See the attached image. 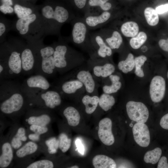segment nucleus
Masks as SVG:
<instances>
[{
  "mask_svg": "<svg viewBox=\"0 0 168 168\" xmlns=\"http://www.w3.org/2000/svg\"><path fill=\"white\" fill-rule=\"evenodd\" d=\"M38 13L44 33L53 35H59L62 26L71 22L76 16L67 8L59 5H45Z\"/></svg>",
  "mask_w": 168,
  "mask_h": 168,
  "instance_id": "f257e3e1",
  "label": "nucleus"
},
{
  "mask_svg": "<svg viewBox=\"0 0 168 168\" xmlns=\"http://www.w3.org/2000/svg\"><path fill=\"white\" fill-rule=\"evenodd\" d=\"M0 109L4 114L17 112L24 107L25 98L28 97L21 89V84L13 81L0 82Z\"/></svg>",
  "mask_w": 168,
  "mask_h": 168,
  "instance_id": "f03ea898",
  "label": "nucleus"
},
{
  "mask_svg": "<svg viewBox=\"0 0 168 168\" xmlns=\"http://www.w3.org/2000/svg\"><path fill=\"white\" fill-rule=\"evenodd\" d=\"M54 62L57 72L63 74L81 66L85 61L83 54L60 40L53 43Z\"/></svg>",
  "mask_w": 168,
  "mask_h": 168,
  "instance_id": "7ed1b4c3",
  "label": "nucleus"
},
{
  "mask_svg": "<svg viewBox=\"0 0 168 168\" xmlns=\"http://www.w3.org/2000/svg\"><path fill=\"white\" fill-rule=\"evenodd\" d=\"M35 55V73L46 77H53L57 72L53 59L54 47L53 44L44 45L40 39L28 41Z\"/></svg>",
  "mask_w": 168,
  "mask_h": 168,
  "instance_id": "20e7f679",
  "label": "nucleus"
},
{
  "mask_svg": "<svg viewBox=\"0 0 168 168\" xmlns=\"http://www.w3.org/2000/svg\"><path fill=\"white\" fill-rule=\"evenodd\" d=\"M22 42L18 40L10 41L1 45L0 62L7 68L8 79L15 77L22 74L21 49Z\"/></svg>",
  "mask_w": 168,
  "mask_h": 168,
  "instance_id": "39448f33",
  "label": "nucleus"
},
{
  "mask_svg": "<svg viewBox=\"0 0 168 168\" xmlns=\"http://www.w3.org/2000/svg\"><path fill=\"white\" fill-rule=\"evenodd\" d=\"M14 29L28 40H38L44 33L39 13L34 12L25 17L18 18L14 24Z\"/></svg>",
  "mask_w": 168,
  "mask_h": 168,
  "instance_id": "423d86ee",
  "label": "nucleus"
},
{
  "mask_svg": "<svg viewBox=\"0 0 168 168\" xmlns=\"http://www.w3.org/2000/svg\"><path fill=\"white\" fill-rule=\"evenodd\" d=\"M72 30L69 40L74 44L86 51L90 58L94 54L89 30L83 17L76 16L71 22Z\"/></svg>",
  "mask_w": 168,
  "mask_h": 168,
  "instance_id": "0eeeda50",
  "label": "nucleus"
},
{
  "mask_svg": "<svg viewBox=\"0 0 168 168\" xmlns=\"http://www.w3.org/2000/svg\"><path fill=\"white\" fill-rule=\"evenodd\" d=\"M62 95L56 89L53 88L42 91L28 97L30 101L40 106L53 109L61 104Z\"/></svg>",
  "mask_w": 168,
  "mask_h": 168,
  "instance_id": "6e6552de",
  "label": "nucleus"
},
{
  "mask_svg": "<svg viewBox=\"0 0 168 168\" xmlns=\"http://www.w3.org/2000/svg\"><path fill=\"white\" fill-rule=\"evenodd\" d=\"M71 74L62 78L53 86L58 90L62 96H71L77 93L86 92L83 84Z\"/></svg>",
  "mask_w": 168,
  "mask_h": 168,
  "instance_id": "1a4fd4ad",
  "label": "nucleus"
},
{
  "mask_svg": "<svg viewBox=\"0 0 168 168\" xmlns=\"http://www.w3.org/2000/svg\"><path fill=\"white\" fill-rule=\"evenodd\" d=\"M46 78L39 74L31 76L21 84L22 90L28 97L40 91L47 90L52 85Z\"/></svg>",
  "mask_w": 168,
  "mask_h": 168,
  "instance_id": "9d476101",
  "label": "nucleus"
},
{
  "mask_svg": "<svg viewBox=\"0 0 168 168\" xmlns=\"http://www.w3.org/2000/svg\"><path fill=\"white\" fill-rule=\"evenodd\" d=\"M106 59L90 58L88 65L92 73L96 78H106L113 74L115 71V67L112 64L105 62Z\"/></svg>",
  "mask_w": 168,
  "mask_h": 168,
  "instance_id": "9b49d317",
  "label": "nucleus"
},
{
  "mask_svg": "<svg viewBox=\"0 0 168 168\" xmlns=\"http://www.w3.org/2000/svg\"><path fill=\"white\" fill-rule=\"evenodd\" d=\"M126 110L129 119L137 123H145L148 118V109L141 102L129 101L126 104Z\"/></svg>",
  "mask_w": 168,
  "mask_h": 168,
  "instance_id": "f8f14e48",
  "label": "nucleus"
},
{
  "mask_svg": "<svg viewBox=\"0 0 168 168\" xmlns=\"http://www.w3.org/2000/svg\"><path fill=\"white\" fill-rule=\"evenodd\" d=\"M91 41L94 50V54L90 58L106 59L112 54V49L108 45L98 31L90 33Z\"/></svg>",
  "mask_w": 168,
  "mask_h": 168,
  "instance_id": "ddd939ff",
  "label": "nucleus"
},
{
  "mask_svg": "<svg viewBox=\"0 0 168 168\" xmlns=\"http://www.w3.org/2000/svg\"><path fill=\"white\" fill-rule=\"evenodd\" d=\"M22 74L29 75L35 72V60L34 51L29 44L22 42L21 49Z\"/></svg>",
  "mask_w": 168,
  "mask_h": 168,
  "instance_id": "4468645a",
  "label": "nucleus"
},
{
  "mask_svg": "<svg viewBox=\"0 0 168 168\" xmlns=\"http://www.w3.org/2000/svg\"><path fill=\"white\" fill-rule=\"evenodd\" d=\"M75 77L83 84L88 94L93 95L94 93L98 92L99 84L89 66L79 70Z\"/></svg>",
  "mask_w": 168,
  "mask_h": 168,
  "instance_id": "2eb2a0df",
  "label": "nucleus"
},
{
  "mask_svg": "<svg viewBox=\"0 0 168 168\" xmlns=\"http://www.w3.org/2000/svg\"><path fill=\"white\" fill-rule=\"evenodd\" d=\"M166 87V82L162 77L156 76L152 78L150 86L149 93L153 102L158 103L162 100L165 94Z\"/></svg>",
  "mask_w": 168,
  "mask_h": 168,
  "instance_id": "dca6fc26",
  "label": "nucleus"
},
{
  "mask_svg": "<svg viewBox=\"0 0 168 168\" xmlns=\"http://www.w3.org/2000/svg\"><path fill=\"white\" fill-rule=\"evenodd\" d=\"M112 17V13L109 11L96 15L85 14L83 17L89 29L94 30L102 28Z\"/></svg>",
  "mask_w": 168,
  "mask_h": 168,
  "instance_id": "f3484780",
  "label": "nucleus"
},
{
  "mask_svg": "<svg viewBox=\"0 0 168 168\" xmlns=\"http://www.w3.org/2000/svg\"><path fill=\"white\" fill-rule=\"evenodd\" d=\"M112 128V122L109 118H104L99 122L98 132L99 138L104 144L107 146L112 145L114 142Z\"/></svg>",
  "mask_w": 168,
  "mask_h": 168,
  "instance_id": "a211bd4d",
  "label": "nucleus"
},
{
  "mask_svg": "<svg viewBox=\"0 0 168 168\" xmlns=\"http://www.w3.org/2000/svg\"><path fill=\"white\" fill-rule=\"evenodd\" d=\"M134 140L139 146L146 147L150 144V137L147 126L144 123H137L132 129Z\"/></svg>",
  "mask_w": 168,
  "mask_h": 168,
  "instance_id": "6ab92c4d",
  "label": "nucleus"
},
{
  "mask_svg": "<svg viewBox=\"0 0 168 168\" xmlns=\"http://www.w3.org/2000/svg\"><path fill=\"white\" fill-rule=\"evenodd\" d=\"M98 32L101 35L108 45L112 49H119L122 45L123 40L121 35L117 30L110 32L106 29H100Z\"/></svg>",
  "mask_w": 168,
  "mask_h": 168,
  "instance_id": "aec40b11",
  "label": "nucleus"
},
{
  "mask_svg": "<svg viewBox=\"0 0 168 168\" xmlns=\"http://www.w3.org/2000/svg\"><path fill=\"white\" fill-rule=\"evenodd\" d=\"M92 164L95 168H115L116 163L111 158L103 155L95 156L92 160Z\"/></svg>",
  "mask_w": 168,
  "mask_h": 168,
  "instance_id": "412c9836",
  "label": "nucleus"
},
{
  "mask_svg": "<svg viewBox=\"0 0 168 168\" xmlns=\"http://www.w3.org/2000/svg\"><path fill=\"white\" fill-rule=\"evenodd\" d=\"M12 145L8 142L4 143L2 147V154L0 156V167H7L11 163L13 158Z\"/></svg>",
  "mask_w": 168,
  "mask_h": 168,
  "instance_id": "4be33fe9",
  "label": "nucleus"
},
{
  "mask_svg": "<svg viewBox=\"0 0 168 168\" xmlns=\"http://www.w3.org/2000/svg\"><path fill=\"white\" fill-rule=\"evenodd\" d=\"M99 97L96 95H90L89 94L83 96L82 101L85 106V111L88 114L93 113L98 105Z\"/></svg>",
  "mask_w": 168,
  "mask_h": 168,
  "instance_id": "5701e85b",
  "label": "nucleus"
},
{
  "mask_svg": "<svg viewBox=\"0 0 168 168\" xmlns=\"http://www.w3.org/2000/svg\"><path fill=\"white\" fill-rule=\"evenodd\" d=\"M63 114L67 119L68 123L70 126L75 127L79 124L80 115L78 110L74 107H67L64 109Z\"/></svg>",
  "mask_w": 168,
  "mask_h": 168,
  "instance_id": "b1692460",
  "label": "nucleus"
},
{
  "mask_svg": "<svg viewBox=\"0 0 168 168\" xmlns=\"http://www.w3.org/2000/svg\"><path fill=\"white\" fill-rule=\"evenodd\" d=\"M109 77L111 82V85L103 86L102 89L103 93L112 94L117 92L122 86L120 77L117 75L112 74Z\"/></svg>",
  "mask_w": 168,
  "mask_h": 168,
  "instance_id": "393cba45",
  "label": "nucleus"
},
{
  "mask_svg": "<svg viewBox=\"0 0 168 168\" xmlns=\"http://www.w3.org/2000/svg\"><path fill=\"white\" fill-rule=\"evenodd\" d=\"M139 29L137 23L129 21L123 23L121 25L120 29L121 33L125 36L133 37L138 33Z\"/></svg>",
  "mask_w": 168,
  "mask_h": 168,
  "instance_id": "a878e982",
  "label": "nucleus"
},
{
  "mask_svg": "<svg viewBox=\"0 0 168 168\" xmlns=\"http://www.w3.org/2000/svg\"><path fill=\"white\" fill-rule=\"evenodd\" d=\"M115 99L111 94L103 93L99 97L98 105L105 111L110 109L115 103Z\"/></svg>",
  "mask_w": 168,
  "mask_h": 168,
  "instance_id": "bb28decb",
  "label": "nucleus"
},
{
  "mask_svg": "<svg viewBox=\"0 0 168 168\" xmlns=\"http://www.w3.org/2000/svg\"><path fill=\"white\" fill-rule=\"evenodd\" d=\"M134 67V59L132 53H129L125 60L120 61L118 64L119 69L124 73L132 71Z\"/></svg>",
  "mask_w": 168,
  "mask_h": 168,
  "instance_id": "cd10ccee",
  "label": "nucleus"
},
{
  "mask_svg": "<svg viewBox=\"0 0 168 168\" xmlns=\"http://www.w3.org/2000/svg\"><path fill=\"white\" fill-rule=\"evenodd\" d=\"M50 120V117L48 114H43L38 116H30L27 119V122L30 125L44 127L49 123Z\"/></svg>",
  "mask_w": 168,
  "mask_h": 168,
  "instance_id": "c85d7f7f",
  "label": "nucleus"
},
{
  "mask_svg": "<svg viewBox=\"0 0 168 168\" xmlns=\"http://www.w3.org/2000/svg\"><path fill=\"white\" fill-rule=\"evenodd\" d=\"M38 146L35 143L29 142L16 151V155L18 157H23L35 152Z\"/></svg>",
  "mask_w": 168,
  "mask_h": 168,
  "instance_id": "c756f323",
  "label": "nucleus"
},
{
  "mask_svg": "<svg viewBox=\"0 0 168 168\" xmlns=\"http://www.w3.org/2000/svg\"><path fill=\"white\" fill-rule=\"evenodd\" d=\"M144 15L147 24L150 26H154L158 23V14L153 8L150 7L146 8L144 11Z\"/></svg>",
  "mask_w": 168,
  "mask_h": 168,
  "instance_id": "7c9ffc66",
  "label": "nucleus"
},
{
  "mask_svg": "<svg viewBox=\"0 0 168 168\" xmlns=\"http://www.w3.org/2000/svg\"><path fill=\"white\" fill-rule=\"evenodd\" d=\"M161 153V149L158 147H156L146 153L144 157V160L147 163L155 164L159 161Z\"/></svg>",
  "mask_w": 168,
  "mask_h": 168,
  "instance_id": "2f4dec72",
  "label": "nucleus"
},
{
  "mask_svg": "<svg viewBox=\"0 0 168 168\" xmlns=\"http://www.w3.org/2000/svg\"><path fill=\"white\" fill-rule=\"evenodd\" d=\"M25 133V130L23 128L21 127L18 128L16 135L11 141V145L14 148L18 149L21 145L22 141L26 140L27 138Z\"/></svg>",
  "mask_w": 168,
  "mask_h": 168,
  "instance_id": "473e14b6",
  "label": "nucleus"
},
{
  "mask_svg": "<svg viewBox=\"0 0 168 168\" xmlns=\"http://www.w3.org/2000/svg\"><path fill=\"white\" fill-rule=\"evenodd\" d=\"M147 39V36L145 32H140L136 36L132 37L130 40V45L133 49H138L145 43Z\"/></svg>",
  "mask_w": 168,
  "mask_h": 168,
  "instance_id": "72a5a7b5",
  "label": "nucleus"
},
{
  "mask_svg": "<svg viewBox=\"0 0 168 168\" xmlns=\"http://www.w3.org/2000/svg\"><path fill=\"white\" fill-rule=\"evenodd\" d=\"M109 0H88L87 4L90 7H99L101 13L109 11L112 7V5L109 2Z\"/></svg>",
  "mask_w": 168,
  "mask_h": 168,
  "instance_id": "f704fd0d",
  "label": "nucleus"
},
{
  "mask_svg": "<svg viewBox=\"0 0 168 168\" xmlns=\"http://www.w3.org/2000/svg\"><path fill=\"white\" fill-rule=\"evenodd\" d=\"M13 8L14 12L19 19L27 16L35 12L31 8L19 4H15Z\"/></svg>",
  "mask_w": 168,
  "mask_h": 168,
  "instance_id": "c9c22d12",
  "label": "nucleus"
},
{
  "mask_svg": "<svg viewBox=\"0 0 168 168\" xmlns=\"http://www.w3.org/2000/svg\"><path fill=\"white\" fill-rule=\"evenodd\" d=\"M147 59V57L143 55L138 56L134 58L135 73L138 77H142L144 76L142 67Z\"/></svg>",
  "mask_w": 168,
  "mask_h": 168,
  "instance_id": "e433bc0d",
  "label": "nucleus"
},
{
  "mask_svg": "<svg viewBox=\"0 0 168 168\" xmlns=\"http://www.w3.org/2000/svg\"><path fill=\"white\" fill-rule=\"evenodd\" d=\"M59 147L63 152H65L69 149L71 143V140L64 133H61L59 137Z\"/></svg>",
  "mask_w": 168,
  "mask_h": 168,
  "instance_id": "4c0bfd02",
  "label": "nucleus"
},
{
  "mask_svg": "<svg viewBox=\"0 0 168 168\" xmlns=\"http://www.w3.org/2000/svg\"><path fill=\"white\" fill-rule=\"evenodd\" d=\"M53 163L48 160H42L34 162L29 165L27 168H53Z\"/></svg>",
  "mask_w": 168,
  "mask_h": 168,
  "instance_id": "58836bf2",
  "label": "nucleus"
},
{
  "mask_svg": "<svg viewBox=\"0 0 168 168\" xmlns=\"http://www.w3.org/2000/svg\"><path fill=\"white\" fill-rule=\"evenodd\" d=\"M73 1L76 8L78 11L83 12L84 15L87 10V0H73Z\"/></svg>",
  "mask_w": 168,
  "mask_h": 168,
  "instance_id": "ea45409f",
  "label": "nucleus"
},
{
  "mask_svg": "<svg viewBox=\"0 0 168 168\" xmlns=\"http://www.w3.org/2000/svg\"><path fill=\"white\" fill-rule=\"evenodd\" d=\"M30 128L34 133L40 135L46 133L48 131V128L46 126L42 127L35 125H31Z\"/></svg>",
  "mask_w": 168,
  "mask_h": 168,
  "instance_id": "a19ab883",
  "label": "nucleus"
},
{
  "mask_svg": "<svg viewBox=\"0 0 168 168\" xmlns=\"http://www.w3.org/2000/svg\"><path fill=\"white\" fill-rule=\"evenodd\" d=\"M0 11L4 14H12L14 12V9L12 6L1 4L0 6Z\"/></svg>",
  "mask_w": 168,
  "mask_h": 168,
  "instance_id": "79ce46f5",
  "label": "nucleus"
},
{
  "mask_svg": "<svg viewBox=\"0 0 168 168\" xmlns=\"http://www.w3.org/2000/svg\"><path fill=\"white\" fill-rule=\"evenodd\" d=\"M7 26L6 23L1 19L0 22V37L1 39L6 33Z\"/></svg>",
  "mask_w": 168,
  "mask_h": 168,
  "instance_id": "37998d69",
  "label": "nucleus"
},
{
  "mask_svg": "<svg viewBox=\"0 0 168 168\" xmlns=\"http://www.w3.org/2000/svg\"><path fill=\"white\" fill-rule=\"evenodd\" d=\"M160 124L162 128L168 130V113L165 114L161 118Z\"/></svg>",
  "mask_w": 168,
  "mask_h": 168,
  "instance_id": "c03bdc74",
  "label": "nucleus"
},
{
  "mask_svg": "<svg viewBox=\"0 0 168 168\" xmlns=\"http://www.w3.org/2000/svg\"><path fill=\"white\" fill-rule=\"evenodd\" d=\"M157 168H168L167 159L166 156H163L160 158L157 165Z\"/></svg>",
  "mask_w": 168,
  "mask_h": 168,
  "instance_id": "a18cd8bd",
  "label": "nucleus"
},
{
  "mask_svg": "<svg viewBox=\"0 0 168 168\" xmlns=\"http://www.w3.org/2000/svg\"><path fill=\"white\" fill-rule=\"evenodd\" d=\"M158 44L162 49L168 52V38L167 40L162 39L160 40Z\"/></svg>",
  "mask_w": 168,
  "mask_h": 168,
  "instance_id": "49530a36",
  "label": "nucleus"
},
{
  "mask_svg": "<svg viewBox=\"0 0 168 168\" xmlns=\"http://www.w3.org/2000/svg\"><path fill=\"white\" fill-rule=\"evenodd\" d=\"M155 10L158 14H163L168 11V4L158 6Z\"/></svg>",
  "mask_w": 168,
  "mask_h": 168,
  "instance_id": "de8ad7c7",
  "label": "nucleus"
},
{
  "mask_svg": "<svg viewBox=\"0 0 168 168\" xmlns=\"http://www.w3.org/2000/svg\"><path fill=\"white\" fill-rule=\"evenodd\" d=\"M77 149L81 154L83 155L84 154V146L80 139H77L75 142Z\"/></svg>",
  "mask_w": 168,
  "mask_h": 168,
  "instance_id": "09e8293b",
  "label": "nucleus"
},
{
  "mask_svg": "<svg viewBox=\"0 0 168 168\" xmlns=\"http://www.w3.org/2000/svg\"><path fill=\"white\" fill-rule=\"evenodd\" d=\"M28 137L31 140L36 141L39 139L40 135L35 133L34 134H30L29 135Z\"/></svg>",
  "mask_w": 168,
  "mask_h": 168,
  "instance_id": "8fccbe9b",
  "label": "nucleus"
},
{
  "mask_svg": "<svg viewBox=\"0 0 168 168\" xmlns=\"http://www.w3.org/2000/svg\"><path fill=\"white\" fill-rule=\"evenodd\" d=\"M1 1L2 4L12 6L13 5V2L12 0H1Z\"/></svg>",
  "mask_w": 168,
  "mask_h": 168,
  "instance_id": "3c124183",
  "label": "nucleus"
},
{
  "mask_svg": "<svg viewBox=\"0 0 168 168\" xmlns=\"http://www.w3.org/2000/svg\"><path fill=\"white\" fill-rule=\"evenodd\" d=\"M69 168H79V166H77L75 165V166H72L71 167H70Z\"/></svg>",
  "mask_w": 168,
  "mask_h": 168,
  "instance_id": "603ef678",
  "label": "nucleus"
},
{
  "mask_svg": "<svg viewBox=\"0 0 168 168\" xmlns=\"http://www.w3.org/2000/svg\"><path fill=\"white\" fill-rule=\"evenodd\" d=\"M167 76H168V73H167Z\"/></svg>",
  "mask_w": 168,
  "mask_h": 168,
  "instance_id": "864d4df0",
  "label": "nucleus"
},
{
  "mask_svg": "<svg viewBox=\"0 0 168 168\" xmlns=\"http://www.w3.org/2000/svg\"></svg>",
  "mask_w": 168,
  "mask_h": 168,
  "instance_id": "5fc2aeb1",
  "label": "nucleus"
}]
</instances>
